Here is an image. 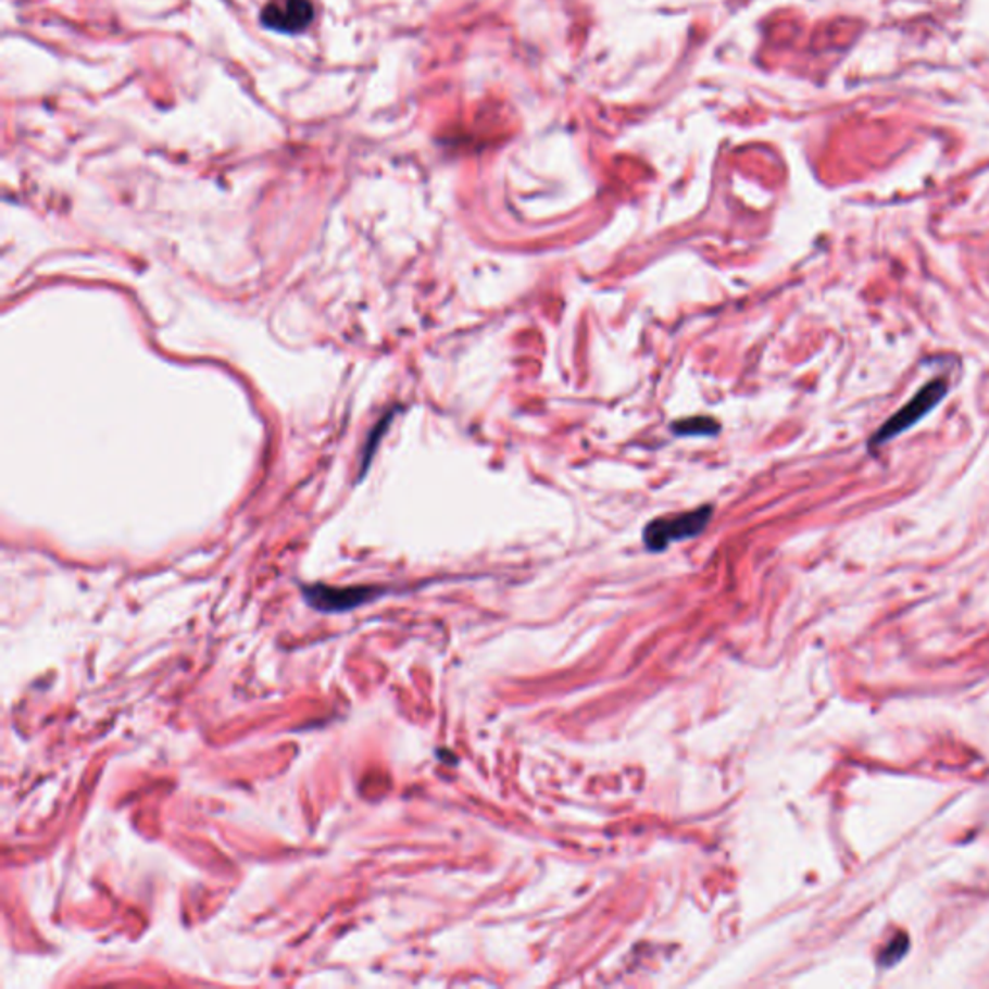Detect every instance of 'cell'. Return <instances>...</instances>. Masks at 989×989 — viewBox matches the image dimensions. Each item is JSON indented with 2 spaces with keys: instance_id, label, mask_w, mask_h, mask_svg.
<instances>
[{
  "instance_id": "cell-1",
  "label": "cell",
  "mask_w": 989,
  "mask_h": 989,
  "mask_svg": "<svg viewBox=\"0 0 989 989\" xmlns=\"http://www.w3.org/2000/svg\"><path fill=\"white\" fill-rule=\"evenodd\" d=\"M712 518V504H705L696 511L678 512L673 516H661L651 521L643 529V546L651 553H661L671 543L700 536Z\"/></svg>"
},
{
  "instance_id": "cell-5",
  "label": "cell",
  "mask_w": 989,
  "mask_h": 989,
  "mask_svg": "<svg viewBox=\"0 0 989 989\" xmlns=\"http://www.w3.org/2000/svg\"><path fill=\"white\" fill-rule=\"evenodd\" d=\"M671 429L677 435H690V437H713L719 434V424L710 416L686 417L671 424Z\"/></svg>"
},
{
  "instance_id": "cell-4",
  "label": "cell",
  "mask_w": 989,
  "mask_h": 989,
  "mask_svg": "<svg viewBox=\"0 0 989 989\" xmlns=\"http://www.w3.org/2000/svg\"><path fill=\"white\" fill-rule=\"evenodd\" d=\"M381 596L375 588H330V586H305L304 598L308 605L322 613H345L360 608L367 601Z\"/></svg>"
},
{
  "instance_id": "cell-2",
  "label": "cell",
  "mask_w": 989,
  "mask_h": 989,
  "mask_svg": "<svg viewBox=\"0 0 989 989\" xmlns=\"http://www.w3.org/2000/svg\"><path fill=\"white\" fill-rule=\"evenodd\" d=\"M947 391H949V381H947L946 377H938V379H934L928 385H924L921 391L914 395V399L911 402H906L903 409L887 420L881 429L872 437L869 447L872 449L884 447L894 437L903 435L906 429L916 426L922 417L928 416L929 412L936 409L941 400L946 399Z\"/></svg>"
},
{
  "instance_id": "cell-3",
  "label": "cell",
  "mask_w": 989,
  "mask_h": 989,
  "mask_svg": "<svg viewBox=\"0 0 989 989\" xmlns=\"http://www.w3.org/2000/svg\"><path fill=\"white\" fill-rule=\"evenodd\" d=\"M315 16L312 0H271L261 12V24L278 34H300Z\"/></svg>"
}]
</instances>
